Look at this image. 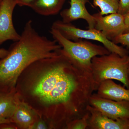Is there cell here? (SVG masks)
<instances>
[{
    "label": "cell",
    "mask_w": 129,
    "mask_h": 129,
    "mask_svg": "<svg viewBox=\"0 0 129 129\" xmlns=\"http://www.w3.org/2000/svg\"><path fill=\"white\" fill-rule=\"evenodd\" d=\"M80 72L60 52L38 60L19 76L16 86L19 98L35 109L51 129L75 108L80 98Z\"/></svg>",
    "instance_id": "1"
},
{
    "label": "cell",
    "mask_w": 129,
    "mask_h": 129,
    "mask_svg": "<svg viewBox=\"0 0 129 129\" xmlns=\"http://www.w3.org/2000/svg\"><path fill=\"white\" fill-rule=\"evenodd\" d=\"M20 39L12 44L5 57L0 59V86L16 89L20 75L37 60L58 55L61 47L55 40L41 35L32 20L25 23Z\"/></svg>",
    "instance_id": "2"
},
{
    "label": "cell",
    "mask_w": 129,
    "mask_h": 129,
    "mask_svg": "<svg viewBox=\"0 0 129 129\" xmlns=\"http://www.w3.org/2000/svg\"><path fill=\"white\" fill-rule=\"evenodd\" d=\"M53 40L61 47L60 52L75 67L91 72V60L96 56L111 53L104 46L80 39L73 41L66 39L58 30L51 28Z\"/></svg>",
    "instance_id": "3"
},
{
    "label": "cell",
    "mask_w": 129,
    "mask_h": 129,
    "mask_svg": "<svg viewBox=\"0 0 129 129\" xmlns=\"http://www.w3.org/2000/svg\"><path fill=\"white\" fill-rule=\"evenodd\" d=\"M129 56H120L114 53L96 56L91 60V73L97 90L106 80L120 81L129 89Z\"/></svg>",
    "instance_id": "4"
},
{
    "label": "cell",
    "mask_w": 129,
    "mask_h": 129,
    "mask_svg": "<svg viewBox=\"0 0 129 129\" xmlns=\"http://www.w3.org/2000/svg\"><path fill=\"white\" fill-rule=\"evenodd\" d=\"M51 28L58 30L63 36L70 40L76 41L85 39L95 41L103 44L111 53H117L122 57L129 55L128 50L108 40L102 31L95 28L84 30L76 27L71 23H67L60 20L54 22Z\"/></svg>",
    "instance_id": "5"
},
{
    "label": "cell",
    "mask_w": 129,
    "mask_h": 129,
    "mask_svg": "<svg viewBox=\"0 0 129 129\" xmlns=\"http://www.w3.org/2000/svg\"><path fill=\"white\" fill-rule=\"evenodd\" d=\"M89 104L95 108L104 115L113 119H129V101H113L93 94L89 100Z\"/></svg>",
    "instance_id": "6"
},
{
    "label": "cell",
    "mask_w": 129,
    "mask_h": 129,
    "mask_svg": "<svg viewBox=\"0 0 129 129\" xmlns=\"http://www.w3.org/2000/svg\"><path fill=\"white\" fill-rule=\"evenodd\" d=\"M92 15L95 21L94 28L102 31L108 40L112 41L124 34L125 26L123 16L122 14L115 13L104 17L99 12Z\"/></svg>",
    "instance_id": "7"
},
{
    "label": "cell",
    "mask_w": 129,
    "mask_h": 129,
    "mask_svg": "<svg viewBox=\"0 0 129 129\" xmlns=\"http://www.w3.org/2000/svg\"><path fill=\"white\" fill-rule=\"evenodd\" d=\"M16 5L15 0H2L0 2V45L8 40L17 41L21 38L13 22V13Z\"/></svg>",
    "instance_id": "8"
},
{
    "label": "cell",
    "mask_w": 129,
    "mask_h": 129,
    "mask_svg": "<svg viewBox=\"0 0 129 129\" xmlns=\"http://www.w3.org/2000/svg\"><path fill=\"white\" fill-rule=\"evenodd\" d=\"M87 111L90 114L87 129H129L128 119H112L90 105L87 107Z\"/></svg>",
    "instance_id": "9"
},
{
    "label": "cell",
    "mask_w": 129,
    "mask_h": 129,
    "mask_svg": "<svg viewBox=\"0 0 129 129\" xmlns=\"http://www.w3.org/2000/svg\"><path fill=\"white\" fill-rule=\"evenodd\" d=\"M40 116L31 106L20 99L16 93V107L11 119L18 129H30Z\"/></svg>",
    "instance_id": "10"
},
{
    "label": "cell",
    "mask_w": 129,
    "mask_h": 129,
    "mask_svg": "<svg viewBox=\"0 0 129 129\" xmlns=\"http://www.w3.org/2000/svg\"><path fill=\"white\" fill-rule=\"evenodd\" d=\"M88 2V0H70V7L60 12L63 22L69 23L78 19H83L87 22L89 28H94V18L90 14L86 7Z\"/></svg>",
    "instance_id": "11"
},
{
    "label": "cell",
    "mask_w": 129,
    "mask_h": 129,
    "mask_svg": "<svg viewBox=\"0 0 129 129\" xmlns=\"http://www.w3.org/2000/svg\"><path fill=\"white\" fill-rule=\"evenodd\" d=\"M97 94L99 96L113 101H129V89L114 82L112 80H106L99 85Z\"/></svg>",
    "instance_id": "12"
},
{
    "label": "cell",
    "mask_w": 129,
    "mask_h": 129,
    "mask_svg": "<svg viewBox=\"0 0 129 129\" xmlns=\"http://www.w3.org/2000/svg\"><path fill=\"white\" fill-rule=\"evenodd\" d=\"M16 89L0 86V118L11 119L16 107Z\"/></svg>",
    "instance_id": "13"
},
{
    "label": "cell",
    "mask_w": 129,
    "mask_h": 129,
    "mask_svg": "<svg viewBox=\"0 0 129 129\" xmlns=\"http://www.w3.org/2000/svg\"><path fill=\"white\" fill-rule=\"evenodd\" d=\"M66 0H35L30 8L38 14L49 16L58 14Z\"/></svg>",
    "instance_id": "14"
},
{
    "label": "cell",
    "mask_w": 129,
    "mask_h": 129,
    "mask_svg": "<svg viewBox=\"0 0 129 129\" xmlns=\"http://www.w3.org/2000/svg\"><path fill=\"white\" fill-rule=\"evenodd\" d=\"M119 0H93V4L101 9L100 13L102 16L117 13Z\"/></svg>",
    "instance_id": "15"
},
{
    "label": "cell",
    "mask_w": 129,
    "mask_h": 129,
    "mask_svg": "<svg viewBox=\"0 0 129 129\" xmlns=\"http://www.w3.org/2000/svg\"><path fill=\"white\" fill-rule=\"evenodd\" d=\"M90 114L88 112L80 118L75 119L70 122L67 125L66 129H87L89 124Z\"/></svg>",
    "instance_id": "16"
},
{
    "label": "cell",
    "mask_w": 129,
    "mask_h": 129,
    "mask_svg": "<svg viewBox=\"0 0 129 129\" xmlns=\"http://www.w3.org/2000/svg\"><path fill=\"white\" fill-rule=\"evenodd\" d=\"M50 129V127L47 122L41 116L32 124L29 129Z\"/></svg>",
    "instance_id": "17"
},
{
    "label": "cell",
    "mask_w": 129,
    "mask_h": 129,
    "mask_svg": "<svg viewBox=\"0 0 129 129\" xmlns=\"http://www.w3.org/2000/svg\"><path fill=\"white\" fill-rule=\"evenodd\" d=\"M112 41L114 44H120L129 48V32L125 33L118 36Z\"/></svg>",
    "instance_id": "18"
},
{
    "label": "cell",
    "mask_w": 129,
    "mask_h": 129,
    "mask_svg": "<svg viewBox=\"0 0 129 129\" xmlns=\"http://www.w3.org/2000/svg\"><path fill=\"white\" fill-rule=\"evenodd\" d=\"M129 11V0H119L118 13L124 15Z\"/></svg>",
    "instance_id": "19"
},
{
    "label": "cell",
    "mask_w": 129,
    "mask_h": 129,
    "mask_svg": "<svg viewBox=\"0 0 129 129\" xmlns=\"http://www.w3.org/2000/svg\"><path fill=\"white\" fill-rule=\"evenodd\" d=\"M17 5L20 7L27 6L30 7L35 0H15Z\"/></svg>",
    "instance_id": "20"
},
{
    "label": "cell",
    "mask_w": 129,
    "mask_h": 129,
    "mask_svg": "<svg viewBox=\"0 0 129 129\" xmlns=\"http://www.w3.org/2000/svg\"><path fill=\"white\" fill-rule=\"evenodd\" d=\"M0 129H18L13 123H3L0 124Z\"/></svg>",
    "instance_id": "21"
},
{
    "label": "cell",
    "mask_w": 129,
    "mask_h": 129,
    "mask_svg": "<svg viewBox=\"0 0 129 129\" xmlns=\"http://www.w3.org/2000/svg\"><path fill=\"white\" fill-rule=\"evenodd\" d=\"M125 24V33L129 32V11L123 15Z\"/></svg>",
    "instance_id": "22"
},
{
    "label": "cell",
    "mask_w": 129,
    "mask_h": 129,
    "mask_svg": "<svg viewBox=\"0 0 129 129\" xmlns=\"http://www.w3.org/2000/svg\"><path fill=\"white\" fill-rule=\"evenodd\" d=\"M8 53V50H6L4 48H0V59L5 57Z\"/></svg>",
    "instance_id": "23"
},
{
    "label": "cell",
    "mask_w": 129,
    "mask_h": 129,
    "mask_svg": "<svg viewBox=\"0 0 129 129\" xmlns=\"http://www.w3.org/2000/svg\"><path fill=\"white\" fill-rule=\"evenodd\" d=\"M12 123L10 119L0 118V124L3 123Z\"/></svg>",
    "instance_id": "24"
},
{
    "label": "cell",
    "mask_w": 129,
    "mask_h": 129,
    "mask_svg": "<svg viewBox=\"0 0 129 129\" xmlns=\"http://www.w3.org/2000/svg\"></svg>",
    "instance_id": "25"
},
{
    "label": "cell",
    "mask_w": 129,
    "mask_h": 129,
    "mask_svg": "<svg viewBox=\"0 0 129 129\" xmlns=\"http://www.w3.org/2000/svg\"><path fill=\"white\" fill-rule=\"evenodd\" d=\"M1 2V0H0V2Z\"/></svg>",
    "instance_id": "26"
},
{
    "label": "cell",
    "mask_w": 129,
    "mask_h": 129,
    "mask_svg": "<svg viewBox=\"0 0 129 129\" xmlns=\"http://www.w3.org/2000/svg\"><path fill=\"white\" fill-rule=\"evenodd\" d=\"M1 1H2V0H1Z\"/></svg>",
    "instance_id": "27"
}]
</instances>
